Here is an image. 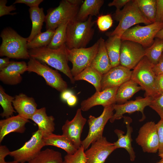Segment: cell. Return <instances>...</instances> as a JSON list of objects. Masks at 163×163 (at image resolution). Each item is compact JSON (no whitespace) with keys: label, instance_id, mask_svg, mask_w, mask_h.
I'll list each match as a JSON object with an SVG mask.
<instances>
[{"label":"cell","instance_id":"6da1fadb","mask_svg":"<svg viewBox=\"0 0 163 163\" xmlns=\"http://www.w3.org/2000/svg\"><path fill=\"white\" fill-rule=\"evenodd\" d=\"M28 52L30 57L47 64L66 75L71 83L75 81L68 65L67 47L66 43L56 49H52L47 46L30 49Z\"/></svg>","mask_w":163,"mask_h":163},{"label":"cell","instance_id":"7a4b0ae2","mask_svg":"<svg viewBox=\"0 0 163 163\" xmlns=\"http://www.w3.org/2000/svg\"><path fill=\"white\" fill-rule=\"evenodd\" d=\"M94 24L91 16L84 21L76 18L69 21L66 31V44L67 48L71 49L85 47L94 35Z\"/></svg>","mask_w":163,"mask_h":163},{"label":"cell","instance_id":"3957f363","mask_svg":"<svg viewBox=\"0 0 163 163\" xmlns=\"http://www.w3.org/2000/svg\"><path fill=\"white\" fill-rule=\"evenodd\" d=\"M2 40L0 56L16 59H30L27 47V38L23 37L11 28H5L1 32Z\"/></svg>","mask_w":163,"mask_h":163},{"label":"cell","instance_id":"277c9868","mask_svg":"<svg viewBox=\"0 0 163 163\" xmlns=\"http://www.w3.org/2000/svg\"><path fill=\"white\" fill-rule=\"evenodd\" d=\"M113 17L119 23L114 30L109 33V36L117 35L121 37L126 30L139 23L147 25L152 24L139 9L136 0H131L122 9L115 12Z\"/></svg>","mask_w":163,"mask_h":163},{"label":"cell","instance_id":"5b68a950","mask_svg":"<svg viewBox=\"0 0 163 163\" xmlns=\"http://www.w3.org/2000/svg\"><path fill=\"white\" fill-rule=\"evenodd\" d=\"M153 65L145 56L132 72L131 79L145 91V97H153L157 94L155 87L156 75L153 70Z\"/></svg>","mask_w":163,"mask_h":163},{"label":"cell","instance_id":"8992f818","mask_svg":"<svg viewBox=\"0 0 163 163\" xmlns=\"http://www.w3.org/2000/svg\"><path fill=\"white\" fill-rule=\"evenodd\" d=\"M79 6L71 3L68 0H62L57 7L49 9L45 20L46 30H55L63 23L76 18Z\"/></svg>","mask_w":163,"mask_h":163},{"label":"cell","instance_id":"52a82bcc","mask_svg":"<svg viewBox=\"0 0 163 163\" xmlns=\"http://www.w3.org/2000/svg\"><path fill=\"white\" fill-rule=\"evenodd\" d=\"M162 29L163 22H155L145 26L137 25L126 30L121 39L137 43L146 48L153 44L156 34Z\"/></svg>","mask_w":163,"mask_h":163},{"label":"cell","instance_id":"ba28073f","mask_svg":"<svg viewBox=\"0 0 163 163\" xmlns=\"http://www.w3.org/2000/svg\"><path fill=\"white\" fill-rule=\"evenodd\" d=\"M99 44L98 40L94 45L89 47L71 49L67 48L68 60L72 64L71 71L73 77L90 66L97 51Z\"/></svg>","mask_w":163,"mask_h":163},{"label":"cell","instance_id":"9c48e42d","mask_svg":"<svg viewBox=\"0 0 163 163\" xmlns=\"http://www.w3.org/2000/svg\"><path fill=\"white\" fill-rule=\"evenodd\" d=\"M28 62L27 71L34 72L42 77L47 85L62 92L67 90L68 85L56 70L53 69L46 64L30 57Z\"/></svg>","mask_w":163,"mask_h":163},{"label":"cell","instance_id":"30bf717a","mask_svg":"<svg viewBox=\"0 0 163 163\" xmlns=\"http://www.w3.org/2000/svg\"><path fill=\"white\" fill-rule=\"evenodd\" d=\"M113 105L104 107L102 114L98 117L90 115L88 123L89 129L86 137L82 141V145L87 149L92 143L102 137L104 127L113 114Z\"/></svg>","mask_w":163,"mask_h":163},{"label":"cell","instance_id":"8fae6325","mask_svg":"<svg viewBox=\"0 0 163 163\" xmlns=\"http://www.w3.org/2000/svg\"><path fill=\"white\" fill-rule=\"evenodd\" d=\"M44 146L42 133L38 129L32 133L30 139L22 147L11 152L9 155L13 158L15 161L28 162L36 157Z\"/></svg>","mask_w":163,"mask_h":163},{"label":"cell","instance_id":"7c38bea8","mask_svg":"<svg viewBox=\"0 0 163 163\" xmlns=\"http://www.w3.org/2000/svg\"><path fill=\"white\" fill-rule=\"evenodd\" d=\"M145 56V49L140 44L121 40L120 51V65L131 69L136 67Z\"/></svg>","mask_w":163,"mask_h":163},{"label":"cell","instance_id":"4fadbf2b","mask_svg":"<svg viewBox=\"0 0 163 163\" xmlns=\"http://www.w3.org/2000/svg\"><path fill=\"white\" fill-rule=\"evenodd\" d=\"M136 141L144 152L155 153L158 151L159 141L156 124L151 121L143 125Z\"/></svg>","mask_w":163,"mask_h":163},{"label":"cell","instance_id":"5bb4252c","mask_svg":"<svg viewBox=\"0 0 163 163\" xmlns=\"http://www.w3.org/2000/svg\"><path fill=\"white\" fill-rule=\"evenodd\" d=\"M117 149L113 143L108 141L103 136L91 144L85 152L86 163H104L108 156Z\"/></svg>","mask_w":163,"mask_h":163},{"label":"cell","instance_id":"9a60e30c","mask_svg":"<svg viewBox=\"0 0 163 163\" xmlns=\"http://www.w3.org/2000/svg\"><path fill=\"white\" fill-rule=\"evenodd\" d=\"M152 99L151 96H146L144 98L141 97H136L135 100L127 101L122 104H114L113 107L115 113L109 120L111 123L123 117L125 113H131L136 111H140L142 114L140 121H143L145 118L144 110L147 106H149Z\"/></svg>","mask_w":163,"mask_h":163},{"label":"cell","instance_id":"2e32d148","mask_svg":"<svg viewBox=\"0 0 163 163\" xmlns=\"http://www.w3.org/2000/svg\"><path fill=\"white\" fill-rule=\"evenodd\" d=\"M81 108L78 109L71 121L67 120L62 127V134L66 136L78 149L82 145L81 136L87 119L84 117Z\"/></svg>","mask_w":163,"mask_h":163},{"label":"cell","instance_id":"e0dca14e","mask_svg":"<svg viewBox=\"0 0 163 163\" xmlns=\"http://www.w3.org/2000/svg\"><path fill=\"white\" fill-rule=\"evenodd\" d=\"M132 71L120 65L112 68L103 74L101 82V91L119 87L131 79Z\"/></svg>","mask_w":163,"mask_h":163},{"label":"cell","instance_id":"ac0fdd59","mask_svg":"<svg viewBox=\"0 0 163 163\" xmlns=\"http://www.w3.org/2000/svg\"><path fill=\"white\" fill-rule=\"evenodd\" d=\"M119 87L96 91L91 97L83 101L81 103L82 111H87L92 107L101 105L104 107L116 104V97Z\"/></svg>","mask_w":163,"mask_h":163},{"label":"cell","instance_id":"d6986e66","mask_svg":"<svg viewBox=\"0 0 163 163\" xmlns=\"http://www.w3.org/2000/svg\"><path fill=\"white\" fill-rule=\"evenodd\" d=\"M27 65L24 61H11L9 65L0 72V80L3 83L16 85L22 81L21 75L27 71Z\"/></svg>","mask_w":163,"mask_h":163},{"label":"cell","instance_id":"ffe728a7","mask_svg":"<svg viewBox=\"0 0 163 163\" xmlns=\"http://www.w3.org/2000/svg\"><path fill=\"white\" fill-rule=\"evenodd\" d=\"M30 121L18 115L0 120V143L5 137L12 132L24 133L25 124Z\"/></svg>","mask_w":163,"mask_h":163},{"label":"cell","instance_id":"44dd1931","mask_svg":"<svg viewBox=\"0 0 163 163\" xmlns=\"http://www.w3.org/2000/svg\"><path fill=\"white\" fill-rule=\"evenodd\" d=\"M12 104L18 115L28 120L30 119L37 110L34 99L23 93L15 96Z\"/></svg>","mask_w":163,"mask_h":163},{"label":"cell","instance_id":"7402d4cb","mask_svg":"<svg viewBox=\"0 0 163 163\" xmlns=\"http://www.w3.org/2000/svg\"><path fill=\"white\" fill-rule=\"evenodd\" d=\"M123 117L126 125V133L124 135V132L123 131L118 129H115L114 131L118 137V139L113 143L117 149H125L129 154L130 161H133L135 160L136 156L131 144L132 141L131 133L133 132V128L130 124L132 122V120L129 117L124 116Z\"/></svg>","mask_w":163,"mask_h":163},{"label":"cell","instance_id":"603a6c76","mask_svg":"<svg viewBox=\"0 0 163 163\" xmlns=\"http://www.w3.org/2000/svg\"><path fill=\"white\" fill-rule=\"evenodd\" d=\"M30 119L37 125L38 129L41 131L43 137L53 133L55 130L54 118L47 115L45 107L37 109Z\"/></svg>","mask_w":163,"mask_h":163},{"label":"cell","instance_id":"cb8c5ba5","mask_svg":"<svg viewBox=\"0 0 163 163\" xmlns=\"http://www.w3.org/2000/svg\"><path fill=\"white\" fill-rule=\"evenodd\" d=\"M98 40L99 44L98 50L90 66L104 74L112 67L105 47V41L102 37H101Z\"/></svg>","mask_w":163,"mask_h":163},{"label":"cell","instance_id":"d4e9b609","mask_svg":"<svg viewBox=\"0 0 163 163\" xmlns=\"http://www.w3.org/2000/svg\"><path fill=\"white\" fill-rule=\"evenodd\" d=\"M45 146L52 145L64 150L68 154H73L78 149L65 136L53 133L43 137Z\"/></svg>","mask_w":163,"mask_h":163},{"label":"cell","instance_id":"484cf974","mask_svg":"<svg viewBox=\"0 0 163 163\" xmlns=\"http://www.w3.org/2000/svg\"><path fill=\"white\" fill-rule=\"evenodd\" d=\"M103 0H85L80 6L76 19L84 21L86 20L90 16H97L104 3Z\"/></svg>","mask_w":163,"mask_h":163},{"label":"cell","instance_id":"4316f807","mask_svg":"<svg viewBox=\"0 0 163 163\" xmlns=\"http://www.w3.org/2000/svg\"><path fill=\"white\" fill-rule=\"evenodd\" d=\"M105 45L112 67L120 65V51L121 37L117 35L109 36L105 41Z\"/></svg>","mask_w":163,"mask_h":163},{"label":"cell","instance_id":"83f0119b","mask_svg":"<svg viewBox=\"0 0 163 163\" xmlns=\"http://www.w3.org/2000/svg\"><path fill=\"white\" fill-rule=\"evenodd\" d=\"M30 19L32 23L31 32L27 37V42L31 41L37 34L41 33L45 16L42 8H30L29 9Z\"/></svg>","mask_w":163,"mask_h":163},{"label":"cell","instance_id":"f1b7e54d","mask_svg":"<svg viewBox=\"0 0 163 163\" xmlns=\"http://www.w3.org/2000/svg\"><path fill=\"white\" fill-rule=\"evenodd\" d=\"M142 89L141 87L131 79L119 87L116 95L117 104H122L127 101L136 93Z\"/></svg>","mask_w":163,"mask_h":163},{"label":"cell","instance_id":"f546056e","mask_svg":"<svg viewBox=\"0 0 163 163\" xmlns=\"http://www.w3.org/2000/svg\"><path fill=\"white\" fill-rule=\"evenodd\" d=\"M103 75L90 66L74 77V79L75 81L85 80L93 85L96 91H101V82Z\"/></svg>","mask_w":163,"mask_h":163},{"label":"cell","instance_id":"4dcf8cb0","mask_svg":"<svg viewBox=\"0 0 163 163\" xmlns=\"http://www.w3.org/2000/svg\"><path fill=\"white\" fill-rule=\"evenodd\" d=\"M63 161L61 153L52 149H46L41 151L27 163H60Z\"/></svg>","mask_w":163,"mask_h":163},{"label":"cell","instance_id":"1f68e13d","mask_svg":"<svg viewBox=\"0 0 163 163\" xmlns=\"http://www.w3.org/2000/svg\"><path fill=\"white\" fill-rule=\"evenodd\" d=\"M139 9L152 24L155 22L157 11L156 0H136Z\"/></svg>","mask_w":163,"mask_h":163},{"label":"cell","instance_id":"d6a6232c","mask_svg":"<svg viewBox=\"0 0 163 163\" xmlns=\"http://www.w3.org/2000/svg\"><path fill=\"white\" fill-rule=\"evenodd\" d=\"M163 53V39H155L153 44L145 49V56L154 65L156 64Z\"/></svg>","mask_w":163,"mask_h":163},{"label":"cell","instance_id":"836d02e7","mask_svg":"<svg viewBox=\"0 0 163 163\" xmlns=\"http://www.w3.org/2000/svg\"><path fill=\"white\" fill-rule=\"evenodd\" d=\"M55 30H47L36 35L33 40L27 42L28 49H32L47 46L50 43Z\"/></svg>","mask_w":163,"mask_h":163},{"label":"cell","instance_id":"e575fe53","mask_svg":"<svg viewBox=\"0 0 163 163\" xmlns=\"http://www.w3.org/2000/svg\"><path fill=\"white\" fill-rule=\"evenodd\" d=\"M69 22L63 23L55 29L51 41L47 46L48 47L56 49L66 43V28Z\"/></svg>","mask_w":163,"mask_h":163},{"label":"cell","instance_id":"d590c367","mask_svg":"<svg viewBox=\"0 0 163 163\" xmlns=\"http://www.w3.org/2000/svg\"><path fill=\"white\" fill-rule=\"evenodd\" d=\"M14 99V97L6 94L3 87L0 86V104L3 109V112L0 114L2 117H9L15 112L12 106Z\"/></svg>","mask_w":163,"mask_h":163},{"label":"cell","instance_id":"8d00e7d4","mask_svg":"<svg viewBox=\"0 0 163 163\" xmlns=\"http://www.w3.org/2000/svg\"><path fill=\"white\" fill-rule=\"evenodd\" d=\"M84 149L81 145L73 154H67L64 157V161L67 163H86Z\"/></svg>","mask_w":163,"mask_h":163},{"label":"cell","instance_id":"74e56055","mask_svg":"<svg viewBox=\"0 0 163 163\" xmlns=\"http://www.w3.org/2000/svg\"><path fill=\"white\" fill-rule=\"evenodd\" d=\"M149 106L157 113L161 120H163V94H157L152 97Z\"/></svg>","mask_w":163,"mask_h":163},{"label":"cell","instance_id":"f35d334b","mask_svg":"<svg viewBox=\"0 0 163 163\" xmlns=\"http://www.w3.org/2000/svg\"><path fill=\"white\" fill-rule=\"evenodd\" d=\"M99 30L101 31H105L109 29L112 25L113 20L110 14L99 16L96 21Z\"/></svg>","mask_w":163,"mask_h":163},{"label":"cell","instance_id":"ab89813d","mask_svg":"<svg viewBox=\"0 0 163 163\" xmlns=\"http://www.w3.org/2000/svg\"><path fill=\"white\" fill-rule=\"evenodd\" d=\"M7 2L6 0H0V17H1L5 15L10 14L13 15L16 14V13L10 12L13 11H14L16 8L14 5H11L9 6L6 5Z\"/></svg>","mask_w":163,"mask_h":163},{"label":"cell","instance_id":"60d3db41","mask_svg":"<svg viewBox=\"0 0 163 163\" xmlns=\"http://www.w3.org/2000/svg\"><path fill=\"white\" fill-rule=\"evenodd\" d=\"M156 124L159 138V155L163 153V120H160Z\"/></svg>","mask_w":163,"mask_h":163},{"label":"cell","instance_id":"b9f144b4","mask_svg":"<svg viewBox=\"0 0 163 163\" xmlns=\"http://www.w3.org/2000/svg\"><path fill=\"white\" fill-rule=\"evenodd\" d=\"M157 11L155 22H163V0H156Z\"/></svg>","mask_w":163,"mask_h":163},{"label":"cell","instance_id":"7bdbcfd3","mask_svg":"<svg viewBox=\"0 0 163 163\" xmlns=\"http://www.w3.org/2000/svg\"><path fill=\"white\" fill-rule=\"evenodd\" d=\"M155 87L157 94H163V74L156 75Z\"/></svg>","mask_w":163,"mask_h":163},{"label":"cell","instance_id":"ee69618b","mask_svg":"<svg viewBox=\"0 0 163 163\" xmlns=\"http://www.w3.org/2000/svg\"><path fill=\"white\" fill-rule=\"evenodd\" d=\"M43 0H16L13 5L17 3L24 4L30 8L38 7Z\"/></svg>","mask_w":163,"mask_h":163},{"label":"cell","instance_id":"f6af8a7d","mask_svg":"<svg viewBox=\"0 0 163 163\" xmlns=\"http://www.w3.org/2000/svg\"><path fill=\"white\" fill-rule=\"evenodd\" d=\"M130 1V0H114L109 3L108 5L110 7L115 6L116 8L115 12H117L121 10L120 9L122 7L125 6Z\"/></svg>","mask_w":163,"mask_h":163},{"label":"cell","instance_id":"bcb514c9","mask_svg":"<svg viewBox=\"0 0 163 163\" xmlns=\"http://www.w3.org/2000/svg\"><path fill=\"white\" fill-rule=\"evenodd\" d=\"M153 70L156 75L163 74V53L158 63L153 65Z\"/></svg>","mask_w":163,"mask_h":163},{"label":"cell","instance_id":"7dc6e473","mask_svg":"<svg viewBox=\"0 0 163 163\" xmlns=\"http://www.w3.org/2000/svg\"><path fill=\"white\" fill-rule=\"evenodd\" d=\"M10 151L5 145L0 146V163H6L5 160V157L10 154Z\"/></svg>","mask_w":163,"mask_h":163},{"label":"cell","instance_id":"c3c4849f","mask_svg":"<svg viewBox=\"0 0 163 163\" xmlns=\"http://www.w3.org/2000/svg\"><path fill=\"white\" fill-rule=\"evenodd\" d=\"M9 58L6 57L0 59V70L7 67L10 64L11 61H9Z\"/></svg>","mask_w":163,"mask_h":163},{"label":"cell","instance_id":"681fc988","mask_svg":"<svg viewBox=\"0 0 163 163\" xmlns=\"http://www.w3.org/2000/svg\"><path fill=\"white\" fill-rule=\"evenodd\" d=\"M73 94L71 91L67 89L62 92L61 97L63 100L67 101V99Z\"/></svg>","mask_w":163,"mask_h":163},{"label":"cell","instance_id":"f907efd6","mask_svg":"<svg viewBox=\"0 0 163 163\" xmlns=\"http://www.w3.org/2000/svg\"><path fill=\"white\" fill-rule=\"evenodd\" d=\"M77 99L76 96L73 94L67 100L68 104L70 106H73L76 103Z\"/></svg>","mask_w":163,"mask_h":163},{"label":"cell","instance_id":"816d5d0a","mask_svg":"<svg viewBox=\"0 0 163 163\" xmlns=\"http://www.w3.org/2000/svg\"><path fill=\"white\" fill-rule=\"evenodd\" d=\"M68 1L71 3L77 5H80L83 3V0H68Z\"/></svg>","mask_w":163,"mask_h":163},{"label":"cell","instance_id":"f5cc1de1","mask_svg":"<svg viewBox=\"0 0 163 163\" xmlns=\"http://www.w3.org/2000/svg\"><path fill=\"white\" fill-rule=\"evenodd\" d=\"M156 37L163 39V29L158 32L155 36Z\"/></svg>","mask_w":163,"mask_h":163},{"label":"cell","instance_id":"db71d44e","mask_svg":"<svg viewBox=\"0 0 163 163\" xmlns=\"http://www.w3.org/2000/svg\"><path fill=\"white\" fill-rule=\"evenodd\" d=\"M158 155L161 158V159L156 163H163V153Z\"/></svg>","mask_w":163,"mask_h":163},{"label":"cell","instance_id":"11a10c76","mask_svg":"<svg viewBox=\"0 0 163 163\" xmlns=\"http://www.w3.org/2000/svg\"><path fill=\"white\" fill-rule=\"evenodd\" d=\"M6 163H20V162H18L16 161H9V162H7Z\"/></svg>","mask_w":163,"mask_h":163},{"label":"cell","instance_id":"9f6ffc18","mask_svg":"<svg viewBox=\"0 0 163 163\" xmlns=\"http://www.w3.org/2000/svg\"><path fill=\"white\" fill-rule=\"evenodd\" d=\"M60 163H67L65 161H64Z\"/></svg>","mask_w":163,"mask_h":163}]
</instances>
